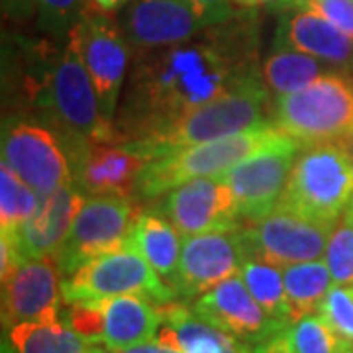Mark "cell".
I'll return each mask as SVG.
<instances>
[{
	"label": "cell",
	"instance_id": "obj_1",
	"mask_svg": "<svg viewBox=\"0 0 353 353\" xmlns=\"http://www.w3.org/2000/svg\"><path fill=\"white\" fill-rule=\"evenodd\" d=\"M241 30H214L202 39L138 53L114 122L116 139L136 141L179 116L261 75Z\"/></svg>",
	"mask_w": 353,
	"mask_h": 353
},
{
	"label": "cell",
	"instance_id": "obj_2",
	"mask_svg": "<svg viewBox=\"0 0 353 353\" xmlns=\"http://www.w3.org/2000/svg\"><path fill=\"white\" fill-rule=\"evenodd\" d=\"M271 94L255 75L224 92L214 101L206 102L176 120L150 132L136 141H128L148 161L159 155L179 152L204 141L226 138L255 126L273 124Z\"/></svg>",
	"mask_w": 353,
	"mask_h": 353
},
{
	"label": "cell",
	"instance_id": "obj_3",
	"mask_svg": "<svg viewBox=\"0 0 353 353\" xmlns=\"http://www.w3.org/2000/svg\"><path fill=\"white\" fill-rule=\"evenodd\" d=\"M39 102L59 130L65 148L77 141H114L116 130L102 114L94 83L88 75L75 30L41 81Z\"/></svg>",
	"mask_w": 353,
	"mask_h": 353
},
{
	"label": "cell",
	"instance_id": "obj_4",
	"mask_svg": "<svg viewBox=\"0 0 353 353\" xmlns=\"http://www.w3.org/2000/svg\"><path fill=\"white\" fill-rule=\"evenodd\" d=\"M285 136L275 124H265L153 157L139 175L138 192L143 199H155L192 179L222 175L253 153L279 143Z\"/></svg>",
	"mask_w": 353,
	"mask_h": 353
},
{
	"label": "cell",
	"instance_id": "obj_5",
	"mask_svg": "<svg viewBox=\"0 0 353 353\" xmlns=\"http://www.w3.org/2000/svg\"><path fill=\"white\" fill-rule=\"evenodd\" d=\"M350 141H324L299 153L285 194L277 206L336 224L353 199V159Z\"/></svg>",
	"mask_w": 353,
	"mask_h": 353
},
{
	"label": "cell",
	"instance_id": "obj_6",
	"mask_svg": "<svg viewBox=\"0 0 353 353\" xmlns=\"http://www.w3.org/2000/svg\"><path fill=\"white\" fill-rule=\"evenodd\" d=\"M273 124L301 145L347 141L353 130V79L328 71L273 102Z\"/></svg>",
	"mask_w": 353,
	"mask_h": 353
},
{
	"label": "cell",
	"instance_id": "obj_7",
	"mask_svg": "<svg viewBox=\"0 0 353 353\" xmlns=\"http://www.w3.org/2000/svg\"><path fill=\"white\" fill-rule=\"evenodd\" d=\"M61 290L65 304L101 301L120 294H139L157 304L179 301L167 281L130 248L104 253L81 265L75 273L63 279Z\"/></svg>",
	"mask_w": 353,
	"mask_h": 353
},
{
	"label": "cell",
	"instance_id": "obj_8",
	"mask_svg": "<svg viewBox=\"0 0 353 353\" xmlns=\"http://www.w3.org/2000/svg\"><path fill=\"white\" fill-rule=\"evenodd\" d=\"M334 228L336 224L318 222L285 206H277L257 220L243 222L238 232L248 257L287 267L316 261L326 255Z\"/></svg>",
	"mask_w": 353,
	"mask_h": 353
},
{
	"label": "cell",
	"instance_id": "obj_9",
	"mask_svg": "<svg viewBox=\"0 0 353 353\" xmlns=\"http://www.w3.org/2000/svg\"><path fill=\"white\" fill-rule=\"evenodd\" d=\"M138 216L132 199L112 194L88 196L61 248L53 255L63 279L99 255L122 250Z\"/></svg>",
	"mask_w": 353,
	"mask_h": 353
},
{
	"label": "cell",
	"instance_id": "obj_10",
	"mask_svg": "<svg viewBox=\"0 0 353 353\" xmlns=\"http://www.w3.org/2000/svg\"><path fill=\"white\" fill-rule=\"evenodd\" d=\"M232 18V8H208L196 0H134L122 30L138 53L189 41Z\"/></svg>",
	"mask_w": 353,
	"mask_h": 353
},
{
	"label": "cell",
	"instance_id": "obj_11",
	"mask_svg": "<svg viewBox=\"0 0 353 353\" xmlns=\"http://www.w3.org/2000/svg\"><path fill=\"white\" fill-rule=\"evenodd\" d=\"M301 150L303 145L296 139L285 136L220 175L234 192L243 222L257 220L277 208Z\"/></svg>",
	"mask_w": 353,
	"mask_h": 353
},
{
	"label": "cell",
	"instance_id": "obj_12",
	"mask_svg": "<svg viewBox=\"0 0 353 353\" xmlns=\"http://www.w3.org/2000/svg\"><path fill=\"white\" fill-rule=\"evenodd\" d=\"M2 161L39 196L75 183L63 139L39 124L12 122L4 128Z\"/></svg>",
	"mask_w": 353,
	"mask_h": 353
},
{
	"label": "cell",
	"instance_id": "obj_13",
	"mask_svg": "<svg viewBox=\"0 0 353 353\" xmlns=\"http://www.w3.org/2000/svg\"><path fill=\"white\" fill-rule=\"evenodd\" d=\"M88 75L94 83L102 114L114 122L120 88L124 85L130 61V43L110 14L90 12L73 28Z\"/></svg>",
	"mask_w": 353,
	"mask_h": 353
},
{
	"label": "cell",
	"instance_id": "obj_14",
	"mask_svg": "<svg viewBox=\"0 0 353 353\" xmlns=\"http://www.w3.org/2000/svg\"><path fill=\"white\" fill-rule=\"evenodd\" d=\"M157 212H161L183 238L234 232L241 226L236 196L220 175L192 179L169 190Z\"/></svg>",
	"mask_w": 353,
	"mask_h": 353
},
{
	"label": "cell",
	"instance_id": "obj_15",
	"mask_svg": "<svg viewBox=\"0 0 353 353\" xmlns=\"http://www.w3.org/2000/svg\"><path fill=\"white\" fill-rule=\"evenodd\" d=\"M240 232H210L183 240L171 289L181 303H190L218 283L238 275L245 259Z\"/></svg>",
	"mask_w": 353,
	"mask_h": 353
},
{
	"label": "cell",
	"instance_id": "obj_16",
	"mask_svg": "<svg viewBox=\"0 0 353 353\" xmlns=\"http://www.w3.org/2000/svg\"><path fill=\"white\" fill-rule=\"evenodd\" d=\"M73 179L87 194L130 199L148 159L128 141H77L67 145Z\"/></svg>",
	"mask_w": 353,
	"mask_h": 353
},
{
	"label": "cell",
	"instance_id": "obj_17",
	"mask_svg": "<svg viewBox=\"0 0 353 353\" xmlns=\"http://www.w3.org/2000/svg\"><path fill=\"white\" fill-rule=\"evenodd\" d=\"M63 273L53 255L26 259L2 281V330L20 322L59 318Z\"/></svg>",
	"mask_w": 353,
	"mask_h": 353
},
{
	"label": "cell",
	"instance_id": "obj_18",
	"mask_svg": "<svg viewBox=\"0 0 353 353\" xmlns=\"http://www.w3.org/2000/svg\"><path fill=\"white\" fill-rule=\"evenodd\" d=\"M187 304L194 314L201 316L208 324L252 345H257L289 328L271 318L259 306L250 289L245 287L240 273L218 283L216 287L202 292L201 296Z\"/></svg>",
	"mask_w": 353,
	"mask_h": 353
},
{
	"label": "cell",
	"instance_id": "obj_19",
	"mask_svg": "<svg viewBox=\"0 0 353 353\" xmlns=\"http://www.w3.org/2000/svg\"><path fill=\"white\" fill-rule=\"evenodd\" d=\"M87 194L77 183H69L50 194H41L38 208L14 236H2L12 243L18 257L36 259L55 255L75 222Z\"/></svg>",
	"mask_w": 353,
	"mask_h": 353
},
{
	"label": "cell",
	"instance_id": "obj_20",
	"mask_svg": "<svg viewBox=\"0 0 353 353\" xmlns=\"http://www.w3.org/2000/svg\"><path fill=\"white\" fill-rule=\"evenodd\" d=\"M275 46L314 55L353 79V38L308 10H285L277 26Z\"/></svg>",
	"mask_w": 353,
	"mask_h": 353
},
{
	"label": "cell",
	"instance_id": "obj_21",
	"mask_svg": "<svg viewBox=\"0 0 353 353\" xmlns=\"http://www.w3.org/2000/svg\"><path fill=\"white\" fill-rule=\"evenodd\" d=\"M104 318L102 345L108 353H120L155 340L163 316L159 304L139 294H120L99 301Z\"/></svg>",
	"mask_w": 353,
	"mask_h": 353
},
{
	"label": "cell",
	"instance_id": "obj_22",
	"mask_svg": "<svg viewBox=\"0 0 353 353\" xmlns=\"http://www.w3.org/2000/svg\"><path fill=\"white\" fill-rule=\"evenodd\" d=\"M161 308V328L157 340L171 345L181 353H252L253 345L240 340L224 330L216 328L190 310L189 304L173 303L159 304Z\"/></svg>",
	"mask_w": 353,
	"mask_h": 353
},
{
	"label": "cell",
	"instance_id": "obj_23",
	"mask_svg": "<svg viewBox=\"0 0 353 353\" xmlns=\"http://www.w3.org/2000/svg\"><path fill=\"white\" fill-rule=\"evenodd\" d=\"M179 236L176 228L161 212H139L124 248L138 252L171 287L183 248Z\"/></svg>",
	"mask_w": 353,
	"mask_h": 353
},
{
	"label": "cell",
	"instance_id": "obj_24",
	"mask_svg": "<svg viewBox=\"0 0 353 353\" xmlns=\"http://www.w3.org/2000/svg\"><path fill=\"white\" fill-rule=\"evenodd\" d=\"M92 347L65 318L20 322L2 336V353H85Z\"/></svg>",
	"mask_w": 353,
	"mask_h": 353
},
{
	"label": "cell",
	"instance_id": "obj_25",
	"mask_svg": "<svg viewBox=\"0 0 353 353\" xmlns=\"http://www.w3.org/2000/svg\"><path fill=\"white\" fill-rule=\"evenodd\" d=\"M336 71L328 63L303 51L275 46V51L267 57L261 67V81L271 97H285L308 87L320 75Z\"/></svg>",
	"mask_w": 353,
	"mask_h": 353
},
{
	"label": "cell",
	"instance_id": "obj_26",
	"mask_svg": "<svg viewBox=\"0 0 353 353\" xmlns=\"http://www.w3.org/2000/svg\"><path fill=\"white\" fill-rule=\"evenodd\" d=\"M285 290L289 301L290 324L306 314L318 312L322 301L334 287L326 261H304L283 267Z\"/></svg>",
	"mask_w": 353,
	"mask_h": 353
},
{
	"label": "cell",
	"instance_id": "obj_27",
	"mask_svg": "<svg viewBox=\"0 0 353 353\" xmlns=\"http://www.w3.org/2000/svg\"><path fill=\"white\" fill-rule=\"evenodd\" d=\"M240 275L250 289L253 299L259 303L271 318L277 322L290 326V310L285 290V277L283 267L265 263L255 257H245L241 263Z\"/></svg>",
	"mask_w": 353,
	"mask_h": 353
},
{
	"label": "cell",
	"instance_id": "obj_28",
	"mask_svg": "<svg viewBox=\"0 0 353 353\" xmlns=\"http://www.w3.org/2000/svg\"><path fill=\"white\" fill-rule=\"evenodd\" d=\"M39 194L16 175L10 165H0V236H14L38 208Z\"/></svg>",
	"mask_w": 353,
	"mask_h": 353
},
{
	"label": "cell",
	"instance_id": "obj_29",
	"mask_svg": "<svg viewBox=\"0 0 353 353\" xmlns=\"http://www.w3.org/2000/svg\"><path fill=\"white\" fill-rule=\"evenodd\" d=\"M287 338L294 353H353V341L340 336L318 312L292 322Z\"/></svg>",
	"mask_w": 353,
	"mask_h": 353
},
{
	"label": "cell",
	"instance_id": "obj_30",
	"mask_svg": "<svg viewBox=\"0 0 353 353\" xmlns=\"http://www.w3.org/2000/svg\"><path fill=\"white\" fill-rule=\"evenodd\" d=\"M38 24L55 38L69 36L88 12V0H36Z\"/></svg>",
	"mask_w": 353,
	"mask_h": 353
},
{
	"label": "cell",
	"instance_id": "obj_31",
	"mask_svg": "<svg viewBox=\"0 0 353 353\" xmlns=\"http://www.w3.org/2000/svg\"><path fill=\"white\" fill-rule=\"evenodd\" d=\"M324 257L334 285L353 283V222L345 216L340 218V226L334 228Z\"/></svg>",
	"mask_w": 353,
	"mask_h": 353
},
{
	"label": "cell",
	"instance_id": "obj_32",
	"mask_svg": "<svg viewBox=\"0 0 353 353\" xmlns=\"http://www.w3.org/2000/svg\"><path fill=\"white\" fill-rule=\"evenodd\" d=\"M318 314L340 336L353 341V283L334 285L320 304Z\"/></svg>",
	"mask_w": 353,
	"mask_h": 353
},
{
	"label": "cell",
	"instance_id": "obj_33",
	"mask_svg": "<svg viewBox=\"0 0 353 353\" xmlns=\"http://www.w3.org/2000/svg\"><path fill=\"white\" fill-rule=\"evenodd\" d=\"M283 10H308L353 38V0H289Z\"/></svg>",
	"mask_w": 353,
	"mask_h": 353
},
{
	"label": "cell",
	"instance_id": "obj_34",
	"mask_svg": "<svg viewBox=\"0 0 353 353\" xmlns=\"http://www.w3.org/2000/svg\"><path fill=\"white\" fill-rule=\"evenodd\" d=\"M69 312L65 322L75 330L81 338H85L88 343H101L104 318L99 301H81V303L67 304Z\"/></svg>",
	"mask_w": 353,
	"mask_h": 353
},
{
	"label": "cell",
	"instance_id": "obj_35",
	"mask_svg": "<svg viewBox=\"0 0 353 353\" xmlns=\"http://www.w3.org/2000/svg\"><path fill=\"white\" fill-rule=\"evenodd\" d=\"M36 10V0H2V12L12 20H26Z\"/></svg>",
	"mask_w": 353,
	"mask_h": 353
},
{
	"label": "cell",
	"instance_id": "obj_36",
	"mask_svg": "<svg viewBox=\"0 0 353 353\" xmlns=\"http://www.w3.org/2000/svg\"><path fill=\"white\" fill-rule=\"evenodd\" d=\"M252 353H294L290 350V343L289 338H287V330H283V332H279L275 336H271V338H267L261 343H257L255 347H253Z\"/></svg>",
	"mask_w": 353,
	"mask_h": 353
},
{
	"label": "cell",
	"instance_id": "obj_37",
	"mask_svg": "<svg viewBox=\"0 0 353 353\" xmlns=\"http://www.w3.org/2000/svg\"><path fill=\"white\" fill-rule=\"evenodd\" d=\"M120 353H181L175 347H171V345H165L161 341L157 340H150L145 341V343H139V345H134V347H130V350H124V352Z\"/></svg>",
	"mask_w": 353,
	"mask_h": 353
},
{
	"label": "cell",
	"instance_id": "obj_38",
	"mask_svg": "<svg viewBox=\"0 0 353 353\" xmlns=\"http://www.w3.org/2000/svg\"><path fill=\"white\" fill-rule=\"evenodd\" d=\"M130 0H88V10L90 12L112 14L126 6Z\"/></svg>",
	"mask_w": 353,
	"mask_h": 353
},
{
	"label": "cell",
	"instance_id": "obj_39",
	"mask_svg": "<svg viewBox=\"0 0 353 353\" xmlns=\"http://www.w3.org/2000/svg\"><path fill=\"white\" fill-rule=\"evenodd\" d=\"M240 8L245 10H255V8H265V6H271V8H285V4L289 0H234Z\"/></svg>",
	"mask_w": 353,
	"mask_h": 353
},
{
	"label": "cell",
	"instance_id": "obj_40",
	"mask_svg": "<svg viewBox=\"0 0 353 353\" xmlns=\"http://www.w3.org/2000/svg\"><path fill=\"white\" fill-rule=\"evenodd\" d=\"M196 2H201V4L208 6V8H232L230 6L232 0H196Z\"/></svg>",
	"mask_w": 353,
	"mask_h": 353
},
{
	"label": "cell",
	"instance_id": "obj_41",
	"mask_svg": "<svg viewBox=\"0 0 353 353\" xmlns=\"http://www.w3.org/2000/svg\"><path fill=\"white\" fill-rule=\"evenodd\" d=\"M347 141H350V152H352V159H353V130H352V134H350V139H347ZM343 216L353 222V199H352V204L347 206V210H345V214Z\"/></svg>",
	"mask_w": 353,
	"mask_h": 353
},
{
	"label": "cell",
	"instance_id": "obj_42",
	"mask_svg": "<svg viewBox=\"0 0 353 353\" xmlns=\"http://www.w3.org/2000/svg\"><path fill=\"white\" fill-rule=\"evenodd\" d=\"M85 353H104V352H101V350H99V347H92V350H90V352H85Z\"/></svg>",
	"mask_w": 353,
	"mask_h": 353
}]
</instances>
